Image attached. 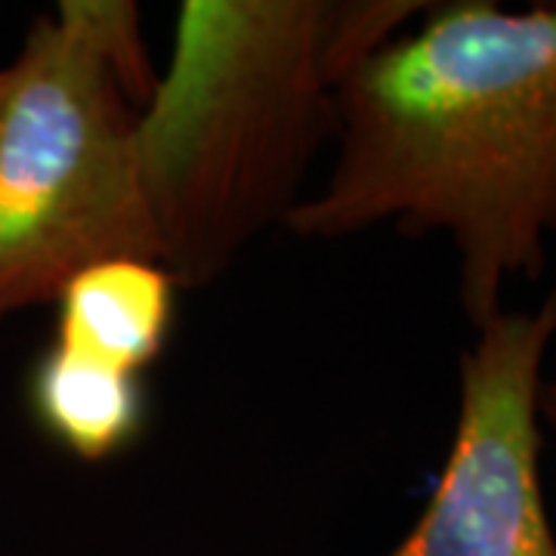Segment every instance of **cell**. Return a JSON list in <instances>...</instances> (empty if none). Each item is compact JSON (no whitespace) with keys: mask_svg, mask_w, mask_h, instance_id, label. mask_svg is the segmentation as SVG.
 Here are the masks:
<instances>
[{"mask_svg":"<svg viewBox=\"0 0 556 556\" xmlns=\"http://www.w3.org/2000/svg\"><path fill=\"white\" fill-rule=\"evenodd\" d=\"M0 90H3V68H0Z\"/></svg>","mask_w":556,"mask_h":556,"instance_id":"cell-8","label":"cell"},{"mask_svg":"<svg viewBox=\"0 0 556 556\" xmlns=\"http://www.w3.org/2000/svg\"><path fill=\"white\" fill-rule=\"evenodd\" d=\"M177 281L152 260L87 266L56 298V343L102 365L139 375L164 350Z\"/></svg>","mask_w":556,"mask_h":556,"instance_id":"cell-5","label":"cell"},{"mask_svg":"<svg viewBox=\"0 0 556 556\" xmlns=\"http://www.w3.org/2000/svg\"><path fill=\"white\" fill-rule=\"evenodd\" d=\"M424 0H186L139 112V167L177 288H207L303 201L340 90Z\"/></svg>","mask_w":556,"mask_h":556,"instance_id":"cell-2","label":"cell"},{"mask_svg":"<svg viewBox=\"0 0 556 556\" xmlns=\"http://www.w3.org/2000/svg\"><path fill=\"white\" fill-rule=\"evenodd\" d=\"M338 159L285 229L346 239L380 223L445 236L473 328L556 232V3H430L340 90Z\"/></svg>","mask_w":556,"mask_h":556,"instance_id":"cell-1","label":"cell"},{"mask_svg":"<svg viewBox=\"0 0 556 556\" xmlns=\"http://www.w3.org/2000/svg\"><path fill=\"white\" fill-rule=\"evenodd\" d=\"M554 340L556 288L479 328L457 362L455 433L437 489L387 556H556L538 415Z\"/></svg>","mask_w":556,"mask_h":556,"instance_id":"cell-4","label":"cell"},{"mask_svg":"<svg viewBox=\"0 0 556 556\" xmlns=\"http://www.w3.org/2000/svg\"><path fill=\"white\" fill-rule=\"evenodd\" d=\"M31 399L40 424L72 455L105 460L137 437L142 420L139 375L102 365L53 343L35 368Z\"/></svg>","mask_w":556,"mask_h":556,"instance_id":"cell-6","label":"cell"},{"mask_svg":"<svg viewBox=\"0 0 556 556\" xmlns=\"http://www.w3.org/2000/svg\"><path fill=\"white\" fill-rule=\"evenodd\" d=\"M137 3L62 0L0 90V321L105 260L161 263L139 112L155 90Z\"/></svg>","mask_w":556,"mask_h":556,"instance_id":"cell-3","label":"cell"},{"mask_svg":"<svg viewBox=\"0 0 556 556\" xmlns=\"http://www.w3.org/2000/svg\"><path fill=\"white\" fill-rule=\"evenodd\" d=\"M538 415H541V427L556 439V380L541 383V396H538Z\"/></svg>","mask_w":556,"mask_h":556,"instance_id":"cell-7","label":"cell"}]
</instances>
